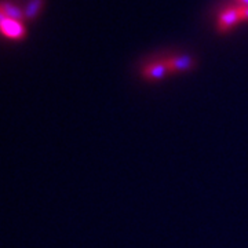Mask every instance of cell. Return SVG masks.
I'll return each mask as SVG.
<instances>
[{"label": "cell", "mask_w": 248, "mask_h": 248, "mask_svg": "<svg viewBox=\"0 0 248 248\" xmlns=\"http://www.w3.org/2000/svg\"><path fill=\"white\" fill-rule=\"evenodd\" d=\"M239 22H241L239 7L237 6L236 7H228L219 14L217 29H218L219 33H226V32H229L231 29L236 27Z\"/></svg>", "instance_id": "cell-1"}, {"label": "cell", "mask_w": 248, "mask_h": 248, "mask_svg": "<svg viewBox=\"0 0 248 248\" xmlns=\"http://www.w3.org/2000/svg\"><path fill=\"white\" fill-rule=\"evenodd\" d=\"M0 31L3 35L9 36L11 39H21L25 35V28L17 18L10 17L9 14H4L0 17Z\"/></svg>", "instance_id": "cell-2"}, {"label": "cell", "mask_w": 248, "mask_h": 248, "mask_svg": "<svg viewBox=\"0 0 248 248\" xmlns=\"http://www.w3.org/2000/svg\"><path fill=\"white\" fill-rule=\"evenodd\" d=\"M170 73H179V72L192 71L196 66V60L190 55H177L164 60Z\"/></svg>", "instance_id": "cell-3"}, {"label": "cell", "mask_w": 248, "mask_h": 248, "mask_svg": "<svg viewBox=\"0 0 248 248\" xmlns=\"http://www.w3.org/2000/svg\"><path fill=\"white\" fill-rule=\"evenodd\" d=\"M169 73L170 71L169 68H167V65H166V62H164V60L152 62L149 65H146L141 72L142 78L145 80H149V81L161 80L163 78H166Z\"/></svg>", "instance_id": "cell-4"}, {"label": "cell", "mask_w": 248, "mask_h": 248, "mask_svg": "<svg viewBox=\"0 0 248 248\" xmlns=\"http://www.w3.org/2000/svg\"><path fill=\"white\" fill-rule=\"evenodd\" d=\"M237 7H239L241 22H248V7H244V6H237Z\"/></svg>", "instance_id": "cell-5"}, {"label": "cell", "mask_w": 248, "mask_h": 248, "mask_svg": "<svg viewBox=\"0 0 248 248\" xmlns=\"http://www.w3.org/2000/svg\"><path fill=\"white\" fill-rule=\"evenodd\" d=\"M239 6H244V7H248V0H237Z\"/></svg>", "instance_id": "cell-6"}]
</instances>
